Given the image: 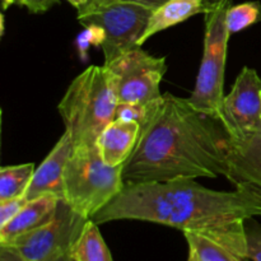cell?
<instances>
[{
    "label": "cell",
    "mask_w": 261,
    "mask_h": 261,
    "mask_svg": "<svg viewBox=\"0 0 261 261\" xmlns=\"http://www.w3.org/2000/svg\"><path fill=\"white\" fill-rule=\"evenodd\" d=\"M255 217H261V193L256 189L216 191L195 178H178L125 184L121 193L91 219L97 224L130 219L198 232L249 260L246 221Z\"/></svg>",
    "instance_id": "obj_1"
},
{
    "label": "cell",
    "mask_w": 261,
    "mask_h": 261,
    "mask_svg": "<svg viewBox=\"0 0 261 261\" xmlns=\"http://www.w3.org/2000/svg\"><path fill=\"white\" fill-rule=\"evenodd\" d=\"M228 140L219 120L188 98L165 93L157 115L140 130L122 177L125 184H145L224 176Z\"/></svg>",
    "instance_id": "obj_2"
},
{
    "label": "cell",
    "mask_w": 261,
    "mask_h": 261,
    "mask_svg": "<svg viewBox=\"0 0 261 261\" xmlns=\"http://www.w3.org/2000/svg\"><path fill=\"white\" fill-rule=\"evenodd\" d=\"M117 101L112 74L106 65H92L70 83L58 110L74 148L94 145L115 120Z\"/></svg>",
    "instance_id": "obj_3"
},
{
    "label": "cell",
    "mask_w": 261,
    "mask_h": 261,
    "mask_svg": "<svg viewBox=\"0 0 261 261\" xmlns=\"http://www.w3.org/2000/svg\"><path fill=\"white\" fill-rule=\"evenodd\" d=\"M124 166L107 165L97 144L75 147L64 173L63 200L91 219L122 191Z\"/></svg>",
    "instance_id": "obj_4"
},
{
    "label": "cell",
    "mask_w": 261,
    "mask_h": 261,
    "mask_svg": "<svg viewBox=\"0 0 261 261\" xmlns=\"http://www.w3.org/2000/svg\"><path fill=\"white\" fill-rule=\"evenodd\" d=\"M229 0L219 3L205 13V36L196 83L189 102L203 114L219 120L224 99V74L229 32L227 28V10Z\"/></svg>",
    "instance_id": "obj_5"
},
{
    "label": "cell",
    "mask_w": 261,
    "mask_h": 261,
    "mask_svg": "<svg viewBox=\"0 0 261 261\" xmlns=\"http://www.w3.org/2000/svg\"><path fill=\"white\" fill-rule=\"evenodd\" d=\"M152 13V9L135 3L116 2L93 9H79L78 20L83 25L97 24L103 28L106 38L101 48L106 64L138 47Z\"/></svg>",
    "instance_id": "obj_6"
},
{
    "label": "cell",
    "mask_w": 261,
    "mask_h": 261,
    "mask_svg": "<svg viewBox=\"0 0 261 261\" xmlns=\"http://www.w3.org/2000/svg\"><path fill=\"white\" fill-rule=\"evenodd\" d=\"M105 65L114 78L119 103H149L162 98L160 86L167 70L166 58L138 46Z\"/></svg>",
    "instance_id": "obj_7"
},
{
    "label": "cell",
    "mask_w": 261,
    "mask_h": 261,
    "mask_svg": "<svg viewBox=\"0 0 261 261\" xmlns=\"http://www.w3.org/2000/svg\"><path fill=\"white\" fill-rule=\"evenodd\" d=\"M88 218L76 213L64 200L50 223L2 246L14 250L31 261H59L66 256Z\"/></svg>",
    "instance_id": "obj_8"
},
{
    "label": "cell",
    "mask_w": 261,
    "mask_h": 261,
    "mask_svg": "<svg viewBox=\"0 0 261 261\" xmlns=\"http://www.w3.org/2000/svg\"><path fill=\"white\" fill-rule=\"evenodd\" d=\"M219 121L229 138L261 132V78L255 69L244 66L240 71L224 96Z\"/></svg>",
    "instance_id": "obj_9"
},
{
    "label": "cell",
    "mask_w": 261,
    "mask_h": 261,
    "mask_svg": "<svg viewBox=\"0 0 261 261\" xmlns=\"http://www.w3.org/2000/svg\"><path fill=\"white\" fill-rule=\"evenodd\" d=\"M224 177L234 186H251L261 193V132L229 138Z\"/></svg>",
    "instance_id": "obj_10"
},
{
    "label": "cell",
    "mask_w": 261,
    "mask_h": 261,
    "mask_svg": "<svg viewBox=\"0 0 261 261\" xmlns=\"http://www.w3.org/2000/svg\"><path fill=\"white\" fill-rule=\"evenodd\" d=\"M73 149V140L69 133L65 132L33 173L32 180L24 194L27 200H32L46 194H53L63 200L64 173Z\"/></svg>",
    "instance_id": "obj_11"
},
{
    "label": "cell",
    "mask_w": 261,
    "mask_h": 261,
    "mask_svg": "<svg viewBox=\"0 0 261 261\" xmlns=\"http://www.w3.org/2000/svg\"><path fill=\"white\" fill-rule=\"evenodd\" d=\"M59 200L60 199L53 194L28 200L12 221L0 227V245L9 244L13 240L50 223L58 211Z\"/></svg>",
    "instance_id": "obj_12"
},
{
    "label": "cell",
    "mask_w": 261,
    "mask_h": 261,
    "mask_svg": "<svg viewBox=\"0 0 261 261\" xmlns=\"http://www.w3.org/2000/svg\"><path fill=\"white\" fill-rule=\"evenodd\" d=\"M140 137L139 124L127 120L115 119L97 139V148L102 160L110 166L126 163L134 152Z\"/></svg>",
    "instance_id": "obj_13"
},
{
    "label": "cell",
    "mask_w": 261,
    "mask_h": 261,
    "mask_svg": "<svg viewBox=\"0 0 261 261\" xmlns=\"http://www.w3.org/2000/svg\"><path fill=\"white\" fill-rule=\"evenodd\" d=\"M206 12V0H168L153 10L147 30L143 33L138 46L142 47L152 36L172 25L185 22L193 15Z\"/></svg>",
    "instance_id": "obj_14"
},
{
    "label": "cell",
    "mask_w": 261,
    "mask_h": 261,
    "mask_svg": "<svg viewBox=\"0 0 261 261\" xmlns=\"http://www.w3.org/2000/svg\"><path fill=\"white\" fill-rule=\"evenodd\" d=\"M68 255L74 261H114L98 224L92 219L86 222Z\"/></svg>",
    "instance_id": "obj_15"
},
{
    "label": "cell",
    "mask_w": 261,
    "mask_h": 261,
    "mask_svg": "<svg viewBox=\"0 0 261 261\" xmlns=\"http://www.w3.org/2000/svg\"><path fill=\"white\" fill-rule=\"evenodd\" d=\"M189 245L188 261H249L216 240L198 232H182Z\"/></svg>",
    "instance_id": "obj_16"
},
{
    "label": "cell",
    "mask_w": 261,
    "mask_h": 261,
    "mask_svg": "<svg viewBox=\"0 0 261 261\" xmlns=\"http://www.w3.org/2000/svg\"><path fill=\"white\" fill-rule=\"evenodd\" d=\"M35 171L33 163L2 167L0 170V201L24 196Z\"/></svg>",
    "instance_id": "obj_17"
},
{
    "label": "cell",
    "mask_w": 261,
    "mask_h": 261,
    "mask_svg": "<svg viewBox=\"0 0 261 261\" xmlns=\"http://www.w3.org/2000/svg\"><path fill=\"white\" fill-rule=\"evenodd\" d=\"M261 19V5L259 2H247L231 5L227 10V28L229 35L241 32Z\"/></svg>",
    "instance_id": "obj_18"
},
{
    "label": "cell",
    "mask_w": 261,
    "mask_h": 261,
    "mask_svg": "<svg viewBox=\"0 0 261 261\" xmlns=\"http://www.w3.org/2000/svg\"><path fill=\"white\" fill-rule=\"evenodd\" d=\"M162 99L163 96L162 98L149 102V103H117L115 119L134 121L139 124L140 130L144 129L157 115Z\"/></svg>",
    "instance_id": "obj_19"
},
{
    "label": "cell",
    "mask_w": 261,
    "mask_h": 261,
    "mask_svg": "<svg viewBox=\"0 0 261 261\" xmlns=\"http://www.w3.org/2000/svg\"><path fill=\"white\" fill-rule=\"evenodd\" d=\"M105 38H106V33L102 27L97 24L84 25V30L76 36L75 40L76 50H78L81 60H87V58H88L87 53L93 46L94 47H102Z\"/></svg>",
    "instance_id": "obj_20"
},
{
    "label": "cell",
    "mask_w": 261,
    "mask_h": 261,
    "mask_svg": "<svg viewBox=\"0 0 261 261\" xmlns=\"http://www.w3.org/2000/svg\"><path fill=\"white\" fill-rule=\"evenodd\" d=\"M247 257L252 261H261V226L254 218L246 221Z\"/></svg>",
    "instance_id": "obj_21"
},
{
    "label": "cell",
    "mask_w": 261,
    "mask_h": 261,
    "mask_svg": "<svg viewBox=\"0 0 261 261\" xmlns=\"http://www.w3.org/2000/svg\"><path fill=\"white\" fill-rule=\"evenodd\" d=\"M27 201L28 200L25 199V196H19V198L10 199V200L0 201V227L5 226L8 222L12 221L19 213V211L24 206Z\"/></svg>",
    "instance_id": "obj_22"
},
{
    "label": "cell",
    "mask_w": 261,
    "mask_h": 261,
    "mask_svg": "<svg viewBox=\"0 0 261 261\" xmlns=\"http://www.w3.org/2000/svg\"><path fill=\"white\" fill-rule=\"evenodd\" d=\"M58 0H17L22 7H25L31 13H43L50 9Z\"/></svg>",
    "instance_id": "obj_23"
},
{
    "label": "cell",
    "mask_w": 261,
    "mask_h": 261,
    "mask_svg": "<svg viewBox=\"0 0 261 261\" xmlns=\"http://www.w3.org/2000/svg\"><path fill=\"white\" fill-rule=\"evenodd\" d=\"M0 261H31L14 250L0 245Z\"/></svg>",
    "instance_id": "obj_24"
},
{
    "label": "cell",
    "mask_w": 261,
    "mask_h": 261,
    "mask_svg": "<svg viewBox=\"0 0 261 261\" xmlns=\"http://www.w3.org/2000/svg\"><path fill=\"white\" fill-rule=\"evenodd\" d=\"M117 2H127V3H135V4L143 5V7H147L149 9L154 10L157 8H160L161 5L165 4L168 0H117Z\"/></svg>",
    "instance_id": "obj_25"
},
{
    "label": "cell",
    "mask_w": 261,
    "mask_h": 261,
    "mask_svg": "<svg viewBox=\"0 0 261 261\" xmlns=\"http://www.w3.org/2000/svg\"><path fill=\"white\" fill-rule=\"evenodd\" d=\"M116 2L117 0H88V3H87L84 7H82L81 9H93V8L105 7V5L112 4V3H116Z\"/></svg>",
    "instance_id": "obj_26"
},
{
    "label": "cell",
    "mask_w": 261,
    "mask_h": 261,
    "mask_svg": "<svg viewBox=\"0 0 261 261\" xmlns=\"http://www.w3.org/2000/svg\"><path fill=\"white\" fill-rule=\"evenodd\" d=\"M68 3H70L73 7H75L76 9H81L82 7H84V5L88 3V0H66Z\"/></svg>",
    "instance_id": "obj_27"
},
{
    "label": "cell",
    "mask_w": 261,
    "mask_h": 261,
    "mask_svg": "<svg viewBox=\"0 0 261 261\" xmlns=\"http://www.w3.org/2000/svg\"><path fill=\"white\" fill-rule=\"evenodd\" d=\"M222 2H224V0H206V10L211 9V8H213V7H216V5H218L219 3H222Z\"/></svg>",
    "instance_id": "obj_28"
},
{
    "label": "cell",
    "mask_w": 261,
    "mask_h": 261,
    "mask_svg": "<svg viewBox=\"0 0 261 261\" xmlns=\"http://www.w3.org/2000/svg\"><path fill=\"white\" fill-rule=\"evenodd\" d=\"M3 3V9H7V8H9L10 5L14 4V3H17V0H2Z\"/></svg>",
    "instance_id": "obj_29"
},
{
    "label": "cell",
    "mask_w": 261,
    "mask_h": 261,
    "mask_svg": "<svg viewBox=\"0 0 261 261\" xmlns=\"http://www.w3.org/2000/svg\"><path fill=\"white\" fill-rule=\"evenodd\" d=\"M59 261H74V260H73V259H71V257H70V256H69V255H66V256L61 257V259H60V260H59Z\"/></svg>",
    "instance_id": "obj_30"
}]
</instances>
